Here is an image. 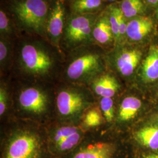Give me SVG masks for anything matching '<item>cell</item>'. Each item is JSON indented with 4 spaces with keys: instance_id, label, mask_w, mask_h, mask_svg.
Wrapping results in <instances>:
<instances>
[{
    "instance_id": "6da1fadb",
    "label": "cell",
    "mask_w": 158,
    "mask_h": 158,
    "mask_svg": "<svg viewBox=\"0 0 158 158\" xmlns=\"http://www.w3.org/2000/svg\"><path fill=\"white\" fill-rule=\"evenodd\" d=\"M19 80L14 84L12 93L11 91L14 118L45 126L53 121L55 88H48L50 83Z\"/></svg>"
},
{
    "instance_id": "7a4b0ae2",
    "label": "cell",
    "mask_w": 158,
    "mask_h": 158,
    "mask_svg": "<svg viewBox=\"0 0 158 158\" xmlns=\"http://www.w3.org/2000/svg\"><path fill=\"white\" fill-rule=\"evenodd\" d=\"M59 52L50 43L39 40L22 42L15 62L21 80L51 83L59 71Z\"/></svg>"
},
{
    "instance_id": "3957f363",
    "label": "cell",
    "mask_w": 158,
    "mask_h": 158,
    "mask_svg": "<svg viewBox=\"0 0 158 158\" xmlns=\"http://www.w3.org/2000/svg\"><path fill=\"white\" fill-rule=\"evenodd\" d=\"M12 123L6 131L2 158H43L45 126L18 119Z\"/></svg>"
},
{
    "instance_id": "277c9868",
    "label": "cell",
    "mask_w": 158,
    "mask_h": 158,
    "mask_svg": "<svg viewBox=\"0 0 158 158\" xmlns=\"http://www.w3.org/2000/svg\"><path fill=\"white\" fill-rule=\"evenodd\" d=\"M55 119L64 124L80 125L85 112L95 105L94 94L88 86L67 82L55 88Z\"/></svg>"
},
{
    "instance_id": "5b68a950",
    "label": "cell",
    "mask_w": 158,
    "mask_h": 158,
    "mask_svg": "<svg viewBox=\"0 0 158 158\" xmlns=\"http://www.w3.org/2000/svg\"><path fill=\"white\" fill-rule=\"evenodd\" d=\"M71 51L64 69L65 82L88 86L96 77L104 73L102 57L93 45Z\"/></svg>"
},
{
    "instance_id": "8992f818",
    "label": "cell",
    "mask_w": 158,
    "mask_h": 158,
    "mask_svg": "<svg viewBox=\"0 0 158 158\" xmlns=\"http://www.w3.org/2000/svg\"><path fill=\"white\" fill-rule=\"evenodd\" d=\"M51 5L47 0H13L11 10L23 29L46 39V26Z\"/></svg>"
},
{
    "instance_id": "52a82bcc",
    "label": "cell",
    "mask_w": 158,
    "mask_h": 158,
    "mask_svg": "<svg viewBox=\"0 0 158 158\" xmlns=\"http://www.w3.org/2000/svg\"><path fill=\"white\" fill-rule=\"evenodd\" d=\"M49 147L53 152L63 154L79 145L86 132L80 125L68 124L53 121L45 125Z\"/></svg>"
},
{
    "instance_id": "ba28073f",
    "label": "cell",
    "mask_w": 158,
    "mask_h": 158,
    "mask_svg": "<svg viewBox=\"0 0 158 158\" xmlns=\"http://www.w3.org/2000/svg\"><path fill=\"white\" fill-rule=\"evenodd\" d=\"M97 16L96 14H73L66 19L62 40L66 48L72 51L94 44L92 31Z\"/></svg>"
},
{
    "instance_id": "9c48e42d",
    "label": "cell",
    "mask_w": 158,
    "mask_h": 158,
    "mask_svg": "<svg viewBox=\"0 0 158 158\" xmlns=\"http://www.w3.org/2000/svg\"><path fill=\"white\" fill-rule=\"evenodd\" d=\"M64 0H55L51 3L46 21V38L48 42L60 51L66 19Z\"/></svg>"
},
{
    "instance_id": "30bf717a",
    "label": "cell",
    "mask_w": 158,
    "mask_h": 158,
    "mask_svg": "<svg viewBox=\"0 0 158 158\" xmlns=\"http://www.w3.org/2000/svg\"><path fill=\"white\" fill-rule=\"evenodd\" d=\"M124 44L117 45V49L110 56L114 68L123 77H130L134 73L142 57L141 51L127 47Z\"/></svg>"
},
{
    "instance_id": "8fae6325",
    "label": "cell",
    "mask_w": 158,
    "mask_h": 158,
    "mask_svg": "<svg viewBox=\"0 0 158 158\" xmlns=\"http://www.w3.org/2000/svg\"><path fill=\"white\" fill-rule=\"evenodd\" d=\"M115 152L114 143L90 141L83 144L70 158H113Z\"/></svg>"
},
{
    "instance_id": "7c38bea8",
    "label": "cell",
    "mask_w": 158,
    "mask_h": 158,
    "mask_svg": "<svg viewBox=\"0 0 158 158\" xmlns=\"http://www.w3.org/2000/svg\"><path fill=\"white\" fill-rule=\"evenodd\" d=\"M88 87L93 94L100 98H113L120 89L118 80L111 74L102 73L96 77Z\"/></svg>"
},
{
    "instance_id": "4fadbf2b",
    "label": "cell",
    "mask_w": 158,
    "mask_h": 158,
    "mask_svg": "<svg viewBox=\"0 0 158 158\" xmlns=\"http://www.w3.org/2000/svg\"><path fill=\"white\" fill-rule=\"evenodd\" d=\"M92 37L94 43L102 46L115 44L111 27L106 10L98 15L94 23Z\"/></svg>"
},
{
    "instance_id": "5bb4252c",
    "label": "cell",
    "mask_w": 158,
    "mask_h": 158,
    "mask_svg": "<svg viewBox=\"0 0 158 158\" xmlns=\"http://www.w3.org/2000/svg\"><path fill=\"white\" fill-rule=\"evenodd\" d=\"M153 28L152 19L148 17L138 16L130 19L127 23V39L139 42L150 34Z\"/></svg>"
},
{
    "instance_id": "9a60e30c",
    "label": "cell",
    "mask_w": 158,
    "mask_h": 158,
    "mask_svg": "<svg viewBox=\"0 0 158 158\" xmlns=\"http://www.w3.org/2000/svg\"><path fill=\"white\" fill-rule=\"evenodd\" d=\"M142 81L151 83L158 79V46H151L147 57L142 63L141 71Z\"/></svg>"
},
{
    "instance_id": "2e32d148",
    "label": "cell",
    "mask_w": 158,
    "mask_h": 158,
    "mask_svg": "<svg viewBox=\"0 0 158 158\" xmlns=\"http://www.w3.org/2000/svg\"><path fill=\"white\" fill-rule=\"evenodd\" d=\"M141 106V101L138 98L134 96L125 97L119 105L117 114L118 123H125L133 119Z\"/></svg>"
},
{
    "instance_id": "e0dca14e",
    "label": "cell",
    "mask_w": 158,
    "mask_h": 158,
    "mask_svg": "<svg viewBox=\"0 0 158 158\" xmlns=\"http://www.w3.org/2000/svg\"><path fill=\"white\" fill-rule=\"evenodd\" d=\"M105 121L100 108L96 104L85 112L80 126L86 132L100 127Z\"/></svg>"
},
{
    "instance_id": "ac0fdd59",
    "label": "cell",
    "mask_w": 158,
    "mask_h": 158,
    "mask_svg": "<svg viewBox=\"0 0 158 158\" xmlns=\"http://www.w3.org/2000/svg\"><path fill=\"white\" fill-rule=\"evenodd\" d=\"M135 137L142 146L152 150L158 149V126L145 127L136 132Z\"/></svg>"
},
{
    "instance_id": "d6986e66",
    "label": "cell",
    "mask_w": 158,
    "mask_h": 158,
    "mask_svg": "<svg viewBox=\"0 0 158 158\" xmlns=\"http://www.w3.org/2000/svg\"><path fill=\"white\" fill-rule=\"evenodd\" d=\"M102 6V0H73L71 4L73 14H95Z\"/></svg>"
},
{
    "instance_id": "ffe728a7",
    "label": "cell",
    "mask_w": 158,
    "mask_h": 158,
    "mask_svg": "<svg viewBox=\"0 0 158 158\" xmlns=\"http://www.w3.org/2000/svg\"><path fill=\"white\" fill-rule=\"evenodd\" d=\"M12 48L8 38H0V67L1 72L6 73L11 67Z\"/></svg>"
},
{
    "instance_id": "44dd1931",
    "label": "cell",
    "mask_w": 158,
    "mask_h": 158,
    "mask_svg": "<svg viewBox=\"0 0 158 158\" xmlns=\"http://www.w3.org/2000/svg\"><path fill=\"white\" fill-rule=\"evenodd\" d=\"M119 7L127 19L141 16L145 12L142 0H123Z\"/></svg>"
},
{
    "instance_id": "7402d4cb",
    "label": "cell",
    "mask_w": 158,
    "mask_h": 158,
    "mask_svg": "<svg viewBox=\"0 0 158 158\" xmlns=\"http://www.w3.org/2000/svg\"><path fill=\"white\" fill-rule=\"evenodd\" d=\"M12 106L11 90L8 84L4 80H1L0 84V117H4L11 110Z\"/></svg>"
},
{
    "instance_id": "603a6c76",
    "label": "cell",
    "mask_w": 158,
    "mask_h": 158,
    "mask_svg": "<svg viewBox=\"0 0 158 158\" xmlns=\"http://www.w3.org/2000/svg\"><path fill=\"white\" fill-rule=\"evenodd\" d=\"M110 25L112 29L113 35L115 40V45H117L120 44L119 39V17L121 12L119 7L116 6H110L106 9Z\"/></svg>"
},
{
    "instance_id": "cb8c5ba5",
    "label": "cell",
    "mask_w": 158,
    "mask_h": 158,
    "mask_svg": "<svg viewBox=\"0 0 158 158\" xmlns=\"http://www.w3.org/2000/svg\"><path fill=\"white\" fill-rule=\"evenodd\" d=\"M99 107L105 121L108 123H113L115 119V107L113 98H100Z\"/></svg>"
},
{
    "instance_id": "d4e9b609",
    "label": "cell",
    "mask_w": 158,
    "mask_h": 158,
    "mask_svg": "<svg viewBox=\"0 0 158 158\" xmlns=\"http://www.w3.org/2000/svg\"><path fill=\"white\" fill-rule=\"evenodd\" d=\"M0 32L1 37L8 39L14 33L11 20L2 9L0 11Z\"/></svg>"
},
{
    "instance_id": "484cf974",
    "label": "cell",
    "mask_w": 158,
    "mask_h": 158,
    "mask_svg": "<svg viewBox=\"0 0 158 158\" xmlns=\"http://www.w3.org/2000/svg\"><path fill=\"white\" fill-rule=\"evenodd\" d=\"M143 158H158V153H152L148 154L143 156Z\"/></svg>"
},
{
    "instance_id": "4316f807",
    "label": "cell",
    "mask_w": 158,
    "mask_h": 158,
    "mask_svg": "<svg viewBox=\"0 0 158 158\" xmlns=\"http://www.w3.org/2000/svg\"><path fill=\"white\" fill-rule=\"evenodd\" d=\"M147 2L152 4V5H156L158 4V0H145Z\"/></svg>"
},
{
    "instance_id": "83f0119b",
    "label": "cell",
    "mask_w": 158,
    "mask_h": 158,
    "mask_svg": "<svg viewBox=\"0 0 158 158\" xmlns=\"http://www.w3.org/2000/svg\"><path fill=\"white\" fill-rule=\"evenodd\" d=\"M106 1L108 2H114V1H116L117 0H106Z\"/></svg>"
},
{
    "instance_id": "f1b7e54d",
    "label": "cell",
    "mask_w": 158,
    "mask_h": 158,
    "mask_svg": "<svg viewBox=\"0 0 158 158\" xmlns=\"http://www.w3.org/2000/svg\"><path fill=\"white\" fill-rule=\"evenodd\" d=\"M156 15H157V17H158V10H157V12H156Z\"/></svg>"
}]
</instances>
